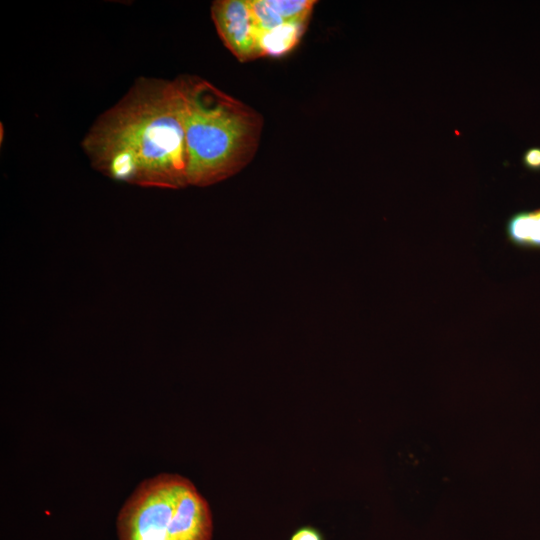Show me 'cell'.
Instances as JSON below:
<instances>
[{"label":"cell","mask_w":540,"mask_h":540,"mask_svg":"<svg viewBox=\"0 0 540 540\" xmlns=\"http://www.w3.org/2000/svg\"><path fill=\"white\" fill-rule=\"evenodd\" d=\"M248 3L251 21L257 33L269 31L285 23L269 5L268 0H248Z\"/></svg>","instance_id":"ba28073f"},{"label":"cell","mask_w":540,"mask_h":540,"mask_svg":"<svg viewBox=\"0 0 540 540\" xmlns=\"http://www.w3.org/2000/svg\"><path fill=\"white\" fill-rule=\"evenodd\" d=\"M118 540H211L210 507L195 485L178 474L144 480L117 517Z\"/></svg>","instance_id":"3957f363"},{"label":"cell","mask_w":540,"mask_h":540,"mask_svg":"<svg viewBox=\"0 0 540 540\" xmlns=\"http://www.w3.org/2000/svg\"><path fill=\"white\" fill-rule=\"evenodd\" d=\"M176 79L184 99L188 186L208 187L239 173L258 150L262 115L204 78Z\"/></svg>","instance_id":"7a4b0ae2"},{"label":"cell","mask_w":540,"mask_h":540,"mask_svg":"<svg viewBox=\"0 0 540 540\" xmlns=\"http://www.w3.org/2000/svg\"><path fill=\"white\" fill-rule=\"evenodd\" d=\"M507 239L525 249H540V208L513 214L506 224Z\"/></svg>","instance_id":"8992f818"},{"label":"cell","mask_w":540,"mask_h":540,"mask_svg":"<svg viewBox=\"0 0 540 540\" xmlns=\"http://www.w3.org/2000/svg\"><path fill=\"white\" fill-rule=\"evenodd\" d=\"M91 166L141 187L188 186L184 99L177 79L138 77L81 141Z\"/></svg>","instance_id":"6da1fadb"},{"label":"cell","mask_w":540,"mask_h":540,"mask_svg":"<svg viewBox=\"0 0 540 540\" xmlns=\"http://www.w3.org/2000/svg\"><path fill=\"white\" fill-rule=\"evenodd\" d=\"M525 168L531 171H540V147L528 148L522 157Z\"/></svg>","instance_id":"9c48e42d"},{"label":"cell","mask_w":540,"mask_h":540,"mask_svg":"<svg viewBox=\"0 0 540 540\" xmlns=\"http://www.w3.org/2000/svg\"><path fill=\"white\" fill-rule=\"evenodd\" d=\"M284 22H309L315 0H268Z\"/></svg>","instance_id":"52a82bcc"},{"label":"cell","mask_w":540,"mask_h":540,"mask_svg":"<svg viewBox=\"0 0 540 540\" xmlns=\"http://www.w3.org/2000/svg\"><path fill=\"white\" fill-rule=\"evenodd\" d=\"M211 18L225 47L244 63L261 57L248 0H216Z\"/></svg>","instance_id":"277c9868"},{"label":"cell","mask_w":540,"mask_h":540,"mask_svg":"<svg viewBox=\"0 0 540 540\" xmlns=\"http://www.w3.org/2000/svg\"><path fill=\"white\" fill-rule=\"evenodd\" d=\"M309 22H285L269 31L257 33L261 57H281L300 42Z\"/></svg>","instance_id":"5b68a950"},{"label":"cell","mask_w":540,"mask_h":540,"mask_svg":"<svg viewBox=\"0 0 540 540\" xmlns=\"http://www.w3.org/2000/svg\"><path fill=\"white\" fill-rule=\"evenodd\" d=\"M290 540H323V537L316 528L305 526L296 530Z\"/></svg>","instance_id":"30bf717a"}]
</instances>
